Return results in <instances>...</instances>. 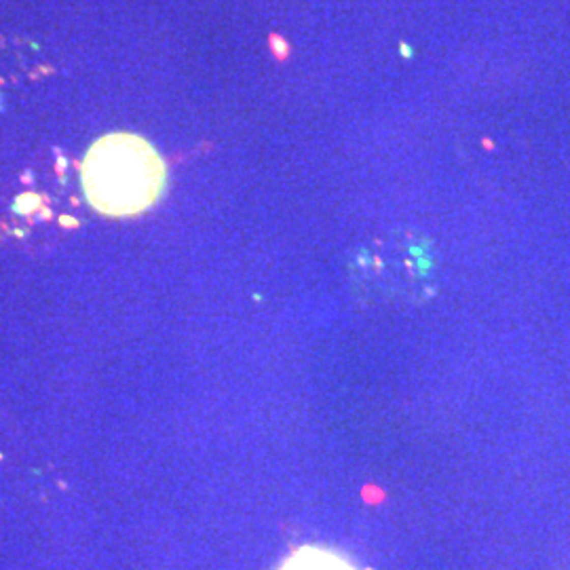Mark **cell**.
<instances>
[{"instance_id":"6da1fadb","label":"cell","mask_w":570,"mask_h":570,"mask_svg":"<svg viewBox=\"0 0 570 570\" xmlns=\"http://www.w3.org/2000/svg\"><path fill=\"white\" fill-rule=\"evenodd\" d=\"M167 167L150 141L135 133H108L89 148L80 167L84 196L104 216H135L165 190Z\"/></svg>"},{"instance_id":"7a4b0ae2","label":"cell","mask_w":570,"mask_h":570,"mask_svg":"<svg viewBox=\"0 0 570 570\" xmlns=\"http://www.w3.org/2000/svg\"><path fill=\"white\" fill-rule=\"evenodd\" d=\"M279 570H357V568L332 549L306 545L294 551L281 564Z\"/></svg>"}]
</instances>
